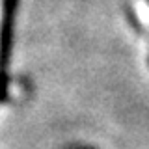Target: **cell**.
<instances>
[{"mask_svg":"<svg viewBox=\"0 0 149 149\" xmlns=\"http://www.w3.org/2000/svg\"><path fill=\"white\" fill-rule=\"evenodd\" d=\"M134 9L138 13V19L143 26H146L147 34H149V0H134Z\"/></svg>","mask_w":149,"mask_h":149,"instance_id":"cell-1","label":"cell"},{"mask_svg":"<svg viewBox=\"0 0 149 149\" xmlns=\"http://www.w3.org/2000/svg\"><path fill=\"white\" fill-rule=\"evenodd\" d=\"M6 2L0 0V52H2V26H4V17H6Z\"/></svg>","mask_w":149,"mask_h":149,"instance_id":"cell-2","label":"cell"}]
</instances>
